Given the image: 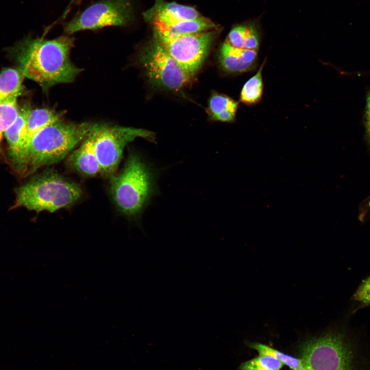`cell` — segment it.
Returning <instances> with one entry per match:
<instances>
[{"instance_id":"15","label":"cell","mask_w":370,"mask_h":370,"mask_svg":"<svg viewBox=\"0 0 370 370\" xmlns=\"http://www.w3.org/2000/svg\"><path fill=\"white\" fill-rule=\"evenodd\" d=\"M226 41L236 48L258 50L261 42L258 25L251 21L236 26L230 31Z\"/></svg>"},{"instance_id":"13","label":"cell","mask_w":370,"mask_h":370,"mask_svg":"<svg viewBox=\"0 0 370 370\" xmlns=\"http://www.w3.org/2000/svg\"><path fill=\"white\" fill-rule=\"evenodd\" d=\"M156 35L174 38L217 29V26L210 20L201 16L195 19L183 20L171 24L152 22Z\"/></svg>"},{"instance_id":"19","label":"cell","mask_w":370,"mask_h":370,"mask_svg":"<svg viewBox=\"0 0 370 370\" xmlns=\"http://www.w3.org/2000/svg\"><path fill=\"white\" fill-rule=\"evenodd\" d=\"M265 61L261 65L256 73L244 85L240 95V100L243 103L252 105L258 103L262 99L264 84L262 71Z\"/></svg>"},{"instance_id":"10","label":"cell","mask_w":370,"mask_h":370,"mask_svg":"<svg viewBox=\"0 0 370 370\" xmlns=\"http://www.w3.org/2000/svg\"><path fill=\"white\" fill-rule=\"evenodd\" d=\"M30 109L27 106L19 108L15 120L4 133L9 145L11 164L14 170L23 174H26L28 168L27 118Z\"/></svg>"},{"instance_id":"18","label":"cell","mask_w":370,"mask_h":370,"mask_svg":"<svg viewBox=\"0 0 370 370\" xmlns=\"http://www.w3.org/2000/svg\"><path fill=\"white\" fill-rule=\"evenodd\" d=\"M20 70L7 68L0 73V103L21 94L23 77Z\"/></svg>"},{"instance_id":"5","label":"cell","mask_w":370,"mask_h":370,"mask_svg":"<svg viewBox=\"0 0 370 370\" xmlns=\"http://www.w3.org/2000/svg\"><path fill=\"white\" fill-rule=\"evenodd\" d=\"M14 206L36 212H54L75 204L81 197V188L53 171L34 176L15 190Z\"/></svg>"},{"instance_id":"22","label":"cell","mask_w":370,"mask_h":370,"mask_svg":"<svg viewBox=\"0 0 370 370\" xmlns=\"http://www.w3.org/2000/svg\"><path fill=\"white\" fill-rule=\"evenodd\" d=\"M283 365L281 361L273 357L260 355L243 363L240 368L241 370H280Z\"/></svg>"},{"instance_id":"21","label":"cell","mask_w":370,"mask_h":370,"mask_svg":"<svg viewBox=\"0 0 370 370\" xmlns=\"http://www.w3.org/2000/svg\"><path fill=\"white\" fill-rule=\"evenodd\" d=\"M17 98H12L0 103V145L6 130L18 114Z\"/></svg>"},{"instance_id":"7","label":"cell","mask_w":370,"mask_h":370,"mask_svg":"<svg viewBox=\"0 0 370 370\" xmlns=\"http://www.w3.org/2000/svg\"><path fill=\"white\" fill-rule=\"evenodd\" d=\"M139 59L149 80L157 86L178 90L187 85L193 78L156 39L141 51Z\"/></svg>"},{"instance_id":"24","label":"cell","mask_w":370,"mask_h":370,"mask_svg":"<svg viewBox=\"0 0 370 370\" xmlns=\"http://www.w3.org/2000/svg\"><path fill=\"white\" fill-rule=\"evenodd\" d=\"M365 138L370 149V90L366 96V102L364 116Z\"/></svg>"},{"instance_id":"25","label":"cell","mask_w":370,"mask_h":370,"mask_svg":"<svg viewBox=\"0 0 370 370\" xmlns=\"http://www.w3.org/2000/svg\"><path fill=\"white\" fill-rule=\"evenodd\" d=\"M82 0H71L70 3H69V5L66 7L65 11L63 13V14L62 15V17L65 18L67 14L68 13L69 11H70V9L74 5L78 4L79 2H80Z\"/></svg>"},{"instance_id":"16","label":"cell","mask_w":370,"mask_h":370,"mask_svg":"<svg viewBox=\"0 0 370 370\" xmlns=\"http://www.w3.org/2000/svg\"><path fill=\"white\" fill-rule=\"evenodd\" d=\"M238 102L227 96L215 94L210 98L208 111L215 120L230 122L235 119Z\"/></svg>"},{"instance_id":"9","label":"cell","mask_w":370,"mask_h":370,"mask_svg":"<svg viewBox=\"0 0 370 370\" xmlns=\"http://www.w3.org/2000/svg\"><path fill=\"white\" fill-rule=\"evenodd\" d=\"M214 30L174 38L155 34L168 53L192 77L203 63L216 35Z\"/></svg>"},{"instance_id":"14","label":"cell","mask_w":370,"mask_h":370,"mask_svg":"<svg viewBox=\"0 0 370 370\" xmlns=\"http://www.w3.org/2000/svg\"><path fill=\"white\" fill-rule=\"evenodd\" d=\"M70 166L80 174L88 177L101 174V169L89 135L69 158Z\"/></svg>"},{"instance_id":"6","label":"cell","mask_w":370,"mask_h":370,"mask_svg":"<svg viewBox=\"0 0 370 370\" xmlns=\"http://www.w3.org/2000/svg\"><path fill=\"white\" fill-rule=\"evenodd\" d=\"M101 169V174L112 176L117 170L126 145L137 138L154 142L155 134L131 127L98 123L89 134Z\"/></svg>"},{"instance_id":"20","label":"cell","mask_w":370,"mask_h":370,"mask_svg":"<svg viewBox=\"0 0 370 370\" xmlns=\"http://www.w3.org/2000/svg\"><path fill=\"white\" fill-rule=\"evenodd\" d=\"M251 347L256 350L260 355L270 356L278 359L292 370L302 369L303 362L301 358L293 357L261 343H253L251 345Z\"/></svg>"},{"instance_id":"4","label":"cell","mask_w":370,"mask_h":370,"mask_svg":"<svg viewBox=\"0 0 370 370\" xmlns=\"http://www.w3.org/2000/svg\"><path fill=\"white\" fill-rule=\"evenodd\" d=\"M361 354L345 332L330 331L304 343L302 370H370Z\"/></svg>"},{"instance_id":"11","label":"cell","mask_w":370,"mask_h":370,"mask_svg":"<svg viewBox=\"0 0 370 370\" xmlns=\"http://www.w3.org/2000/svg\"><path fill=\"white\" fill-rule=\"evenodd\" d=\"M257 51L236 48L226 41L219 52L220 66L230 73H241L254 70L257 65Z\"/></svg>"},{"instance_id":"1","label":"cell","mask_w":370,"mask_h":370,"mask_svg":"<svg viewBox=\"0 0 370 370\" xmlns=\"http://www.w3.org/2000/svg\"><path fill=\"white\" fill-rule=\"evenodd\" d=\"M74 42L69 35L51 40L24 39L17 45L20 70L46 90L73 82L82 70L70 59Z\"/></svg>"},{"instance_id":"8","label":"cell","mask_w":370,"mask_h":370,"mask_svg":"<svg viewBox=\"0 0 370 370\" xmlns=\"http://www.w3.org/2000/svg\"><path fill=\"white\" fill-rule=\"evenodd\" d=\"M132 18V8L128 0H101L67 22L64 29L67 35H70L85 30L123 26L128 24Z\"/></svg>"},{"instance_id":"3","label":"cell","mask_w":370,"mask_h":370,"mask_svg":"<svg viewBox=\"0 0 370 370\" xmlns=\"http://www.w3.org/2000/svg\"><path fill=\"white\" fill-rule=\"evenodd\" d=\"M98 124L61 120L40 130L29 142L26 175L61 161L83 141Z\"/></svg>"},{"instance_id":"12","label":"cell","mask_w":370,"mask_h":370,"mask_svg":"<svg viewBox=\"0 0 370 370\" xmlns=\"http://www.w3.org/2000/svg\"><path fill=\"white\" fill-rule=\"evenodd\" d=\"M144 18L149 21H156L166 24L195 19L201 16L194 8L175 3L156 0L152 8L143 13Z\"/></svg>"},{"instance_id":"23","label":"cell","mask_w":370,"mask_h":370,"mask_svg":"<svg viewBox=\"0 0 370 370\" xmlns=\"http://www.w3.org/2000/svg\"><path fill=\"white\" fill-rule=\"evenodd\" d=\"M353 298L354 300L364 306L370 305V276L362 281Z\"/></svg>"},{"instance_id":"2","label":"cell","mask_w":370,"mask_h":370,"mask_svg":"<svg viewBox=\"0 0 370 370\" xmlns=\"http://www.w3.org/2000/svg\"><path fill=\"white\" fill-rule=\"evenodd\" d=\"M110 177L113 201L127 216L139 215L157 193L156 170L136 152H131L121 171Z\"/></svg>"},{"instance_id":"17","label":"cell","mask_w":370,"mask_h":370,"mask_svg":"<svg viewBox=\"0 0 370 370\" xmlns=\"http://www.w3.org/2000/svg\"><path fill=\"white\" fill-rule=\"evenodd\" d=\"M62 114L49 108L30 109L27 118L28 144L33 136L42 128L63 120Z\"/></svg>"}]
</instances>
